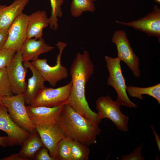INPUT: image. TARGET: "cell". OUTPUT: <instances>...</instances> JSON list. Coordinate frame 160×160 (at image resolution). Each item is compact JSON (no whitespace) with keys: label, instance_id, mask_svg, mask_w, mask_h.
<instances>
[{"label":"cell","instance_id":"cb8c5ba5","mask_svg":"<svg viewBox=\"0 0 160 160\" xmlns=\"http://www.w3.org/2000/svg\"><path fill=\"white\" fill-rule=\"evenodd\" d=\"M71 140L66 138L62 140L57 148V160H71Z\"/></svg>","mask_w":160,"mask_h":160},{"label":"cell","instance_id":"4dcf8cb0","mask_svg":"<svg viewBox=\"0 0 160 160\" xmlns=\"http://www.w3.org/2000/svg\"><path fill=\"white\" fill-rule=\"evenodd\" d=\"M3 160H23V159L19 156V154H13L9 156L3 158Z\"/></svg>","mask_w":160,"mask_h":160},{"label":"cell","instance_id":"ffe728a7","mask_svg":"<svg viewBox=\"0 0 160 160\" xmlns=\"http://www.w3.org/2000/svg\"><path fill=\"white\" fill-rule=\"evenodd\" d=\"M126 89L129 95L132 97H136L143 100L142 95H149L156 99L160 104V84L147 87H137L130 85L126 86Z\"/></svg>","mask_w":160,"mask_h":160},{"label":"cell","instance_id":"8992f818","mask_svg":"<svg viewBox=\"0 0 160 160\" xmlns=\"http://www.w3.org/2000/svg\"><path fill=\"white\" fill-rule=\"evenodd\" d=\"M97 114L102 119H108L115 124L119 130L128 131V116L123 114L120 109V105L113 100L108 95L98 98L96 101Z\"/></svg>","mask_w":160,"mask_h":160},{"label":"cell","instance_id":"52a82bcc","mask_svg":"<svg viewBox=\"0 0 160 160\" xmlns=\"http://www.w3.org/2000/svg\"><path fill=\"white\" fill-rule=\"evenodd\" d=\"M72 86L71 81L56 88L45 86L38 93L31 105L54 107L67 104Z\"/></svg>","mask_w":160,"mask_h":160},{"label":"cell","instance_id":"ba28073f","mask_svg":"<svg viewBox=\"0 0 160 160\" xmlns=\"http://www.w3.org/2000/svg\"><path fill=\"white\" fill-rule=\"evenodd\" d=\"M111 40L116 45L118 57L127 64L135 77H140L139 59L134 52L126 32L121 30L116 31Z\"/></svg>","mask_w":160,"mask_h":160},{"label":"cell","instance_id":"e0dca14e","mask_svg":"<svg viewBox=\"0 0 160 160\" xmlns=\"http://www.w3.org/2000/svg\"><path fill=\"white\" fill-rule=\"evenodd\" d=\"M49 24V19L45 11L39 10L28 15L27 39L41 38L43 29Z\"/></svg>","mask_w":160,"mask_h":160},{"label":"cell","instance_id":"7402d4cb","mask_svg":"<svg viewBox=\"0 0 160 160\" xmlns=\"http://www.w3.org/2000/svg\"><path fill=\"white\" fill-rule=\"evenodd\" d=\"M51 8V14L49 18V27L52 30H56L58 27L57 18L61 17L63 15L61 5L64 0H50Z\"/></svg>","mask_w":160,"mask_h":160},{"label":"cell","instance_id":"8fae6325","mask_svg":"<svg viewBox=\"0 0 160 160\" xmlns=\"http://www.w3.org/2000/svg\"><path fill=\"white\" fill-rule=\"evenodd\" d=\"M28 15L22 12L12 22L8 30L7 39L3 48L20 51L27 39Z\"/></svg>","mask_w":160,"mask_h":160},{"label":"cell","instance_id":"d6a6232c","mask_svg":"<svg viewBox=\"0 0 160 160\" xmlns=\"http://www.w3.org/2000/svg\"><path fill=\"white\" fill-rule=\"evenodd\" d=\"M2 105V97H0V106Z\"/></svg>","mask_w":160,"mask_h":160},{"label":"cell","instance_id":"2e32d148","mask_svg":"<svg viewBox=\"0 0 160 160\" xmlns=\"http://www.w3.org/2000/svg\"><path fill=\"white\" fill-rule=\"evenodd\" d=\"M23 63L30 69L32 73L31 77L28 79L26 88L23 93L25 104L31 105L38 92L45 87V81L31 62H23Z\"/></svg>","mask_w":160,"mask_h":160},{"label":"cell","instance_id":"6da1fadb","mask_svg":"<svg viewBox=\"0 0 160 160\" xmlns=\"http://www.w3.org/2000/svg\"><path fill=\"white\" fill-rule=\"evenodd\" d=\"M94 66L88 52H78L71 66L70 73L72 86L67 104L87 119L99 124L102 119L92 111L85 96V87L94 73Z\"/></svg>","mask_w":160,"mask_h":160},{"label":"cell","instance_id":"3957f363","mask_svg":"<svg viewBox=\"0 0 160 160\" xmlns=\"http://www.w3.org/2000/svg\"><path fill=\"white\" fill-rule=\"evenodd\" d=\"M106 66L109 73L107 84L112 87L117 95L116 102L120 106L136 108L137 106L131 101L127 92L125 79L122 73L121 60L118 57L113 58L108 56L105 57Z\"/></svg>","mask_w":160,"mask_h":160},{"label":"cell","instance_id":"484cf974","mask_svg":"<svg viewBox=\"0 0 160 160\" xmlns=\"http://www.w3.org/2000/svg\"><path fill=\"white\" fill-rule=\"evenodd\" d=\"M16 52L4 48L0 49V69L9 65Z\"/></svg>","mask_w":160,"mask_h":160},{"label":"cell","instance_id":"5bb4252c","mask_svg":"<svg viewBox=\"0 0 160 160\" xmlns=\"http://www.w3.org/2000/svg\"><path fill=\"white\" fill-rule=\"evenodd\" d=\"M0 129L12 139L15 145H22L31 133L17 125L11 118L6 106H0Z\"/></svg>","mask_w":160,"mask_h":160},{"label":"cell","instance_id":"44dd1931","mask_svg":"<svg viewBox=\"0 0 160 160\" xmlns=\"http://www.w3.org/2000/svg\"><path fill=\"white\" fill-rule=\"evenodd\" d=\"M95 9L91 0H72L70 9L71 15L75 18L80 16L84 12H93Z\"/></svg>","mask_w":160,"mask_h":160},{"label":"cell","instance_id":"83f0119b","mask_svg":"<svg viewBox=\"0 0 160 160\" xmlns=\"http://www.w3.org/2000/svg\"><path fill=\"white\" fill-rule=\"evenodd\" d=\"M48 149L44 146L42 147L36 153L34 159L36 160H54L48 153Z\"/></svg>","mask_w":160,"mask_h":160},{"label":"cell","instance_id":"7a4b0ae2","mask_svg":"<svg viewBox=\"0 0 160 160\" xmlns=\"http://www.w3.org/2000/svg\"><path fill=\"white\" fill-rule=\"evenodd\" d=\"M57 124L65 138L89 147L97 143L101 130L99 124L84 117L67 104L64 105Z\"/></svg>","mask_w":160,"mask_h":160},{"label":"cell","instance_id":"5b68a950","mask_svg":"<svg viewBox=\"0 0 160 160\" xmlns=\"http://www.w3.org/2000/svg\"><path fill=\"white\" fill-rule=\"evenodd\" d=\"M56 45L58 48L59 52L57 56L56 64L55 65H49L47 63L46 59L38 58L31 62L45 81L48 82L52 87H55L58 82L67 78L68 75L67 68L61 64L62 55L67 44L59 41Z\"/></svg>","mask_w":160,"mask_h":160},{"label":"cell","instance_id":"30bf717a","mask_svg":"<svg viewBox=\"0 0 160 160\" xmlns=\"http://www.w3.org/2000/svg\"><path fill=\"white\" fill-rule=\"evenodd\" d=\"M115 22L132 27L145 33L148 36L157 37L160 41V9L155 5L152 11L145 16L136 20L124 22L117 20Z\"/></svg>","mask_w":160,"mask_h":160},{"label":"cell","instance_id":"f1b7e54d","mask_svg":"<svg viewBox=\"0 0 160 160\" xmlns=\"http://www.w3.org/2000/svg\"><path fill=\"white\" fill-rule=\"evenodd\" d=\"M16 145L13 140L8 136H0V145L3 147Z\"/></svg>","mask_w":160,"mask_h":160},{"label":"cell","instance_id":"277c9868","mask_svg":"<svg viewBox=\"0 0 160 160\" xmlns=\"http://www.w3.org/2000/svg\"><path fill=\"white\" fill-rule=\"evenodd\" d=\"M2 102L7 108L11 118L17 125L31 134L37 132L27 111L23 93L2 97Z\"/></svg>","mask_w":160,"mask_h":160},{"label":"cell","instance_id":"836d02e7","mask_svg":"<svg viewBox=\"0 0 160 160\" xmlns=\"http://www.w3.org/2000/svg\"><path fill=\"white\" fill-rule=\"evenodd\" d=\"M158 3H160V0H155Z\"/></svg>","mask_w":160,"mask_h":160},{"label":"cell","instance_id":"603a6c76","mask_svg":"<svg viewBox=\"0 0 160 160\" xmlns=\"http://www.w3.org/2000/svg\"><path fill=\"white\" fill-rule=\"evenodd\" d=\"M71 142V160L88 159L90 150L88 147L76 140Z\"/></svg>","mask_w":160,"mask_h":160},{"label":"cell","instance_id":"7c38bea8","mask_svg":"<svg viewBox=\"0 0 160 160\" xmlns=\"http://www.w3.org/2000/svg\"><path fill=\"white\" fill-rule=\"evenodd\" d=\"M35 127L50 156L54 160H57L58 144L65 138L57 123L36 126Z\"/></svg>","mask_w":160,"mask_h":160},{"label":"cell","instance_id":"d6986e66","mask_svg":"<svg viewBox=\"0 0 160 160\" xmlns=\"http://www.w3.org/2000/svg\"><path fill=\"white\" fill-rule=\"evenodd\" d=\"M18 153L23 160L34 159L36 153L44 145L38 133H31L23 143Z\"/></svg>","mask_w":160,"mask_h":160},{"label":"cell","instance_id":"4fadbf2b","mask_svg":"<svg viewBox=\"0 0 160 160\" xmlns=\"http://www.w3.org/2000/svg\"><path fill=\"white\" fill-rule=\"evenodd\" d=\"M64 105L48 107L27 105L26 107L31 121L36 126L57 123Z\"/></svg>","mask_w":160,"mask_h":160},{"label":"cell","instance_id":"1f68e13d","mask_svg":"<svg viewBox=\"0 0 160 160\" xmlns=\"http://www.w3.org/2000/svg\"><path fill=\"white\" fill-rule=\"evenodd\" d=\"M151 126L155 136V139L157 144L158 149L159 151L160 152V138L159 135L155 131L153 126L152 125H151Z\"/></svg>","mask_w":160,"mask_h":160},{"label":"cell","instance_id":"9a60e30c","mask_svg":"<svg viewBox=\"0 0 160 160\" xmlns=\"http://www.w3.org/2000/svg\"><path fill=\"white\" fill-rule=\"evenodd\" d=\"M54 48L46 44L42 38L38 40L27 39L22 46L20 51L23 62L33 61L37 59L41 54L49 52Z\"/></svg>","mask_w":160,"mask_h":160},{"label":"cell","instance_id":"9c48e42d","mask_svg":"<svg viewBox=\"0 0 160 160\" xmlns=\"http://www.w3.org/2000/svg\"><path fill=\"white\" fill-rule=\"evenodd\" d=\"M23 63L21 53L20 51H17L6 68L13 95L23 93L26 88L25 78L28 68L23 65Z\"/></svg>","mask_w":160,"mask_h":160},{"label":"cell","instance_id":"f546056e","mask_svg":"<svg viewBox=\"0 0 160 160\" xmlns=\"http://www.w3.org/2000/svg\"><path fill=\"white\" fill-rule=\"evenodd\" d=\"M8 29H0V49L3 48L6 41Z\"/></svg>","mask_w":160,"mask_h":160},{"label":"cell","instance_id":"ac0fdd59","mask_svg":"<svg viewBox=\"0 0 160 160\" xmlns=\"http://www.w3.org/2000/svg\"><path fill=\"white\" fill-rule=\"evenodd\" d=\"M28 2L29 0H15L9 6L0 5V29H8Z\"/></svg>","mask_w":160,"mask_h":160},{"label":"cell","instance_id":"e575fe53","mask_svg":"<svg viewBox=\"0 0 160 160\" xmlns=\"http://www.w3.org/2000/svg\"><path fill=\"white\" fill-rule=\"evenodd\" d=\"M93 2L96 1L97 0H91Z\"/></svg>","mask_w":160,"mask_h":160},{"label":"cell","instance_id":"4316f807","mask_svg":"<svg viewBox=\"0 0 160 160\" xmlns=\"http://www.w3.org/2000/svg\"><path fill=\"white\" fill-rule=\"evenodd\" d=\"M143 143L136 147L133 151L129 155H124L121 157V160H144L141 151L143 147Z\"/></svg>","mask_w":160,"mask_h":160},{"label":"cell","instance_id":"d4e9b609","mask_svg":"<svg viewBox=\"0 0 160 160\" xmlns=\"http://www.w3.org/2000/svg\"><path fill=\"white\" fill-rule=\"evenodd\" d=\"M13 95L11 89L6 68L0 69V97Z\"/></svg>","mask_w":160,"mask_h":160}]
</instances>
